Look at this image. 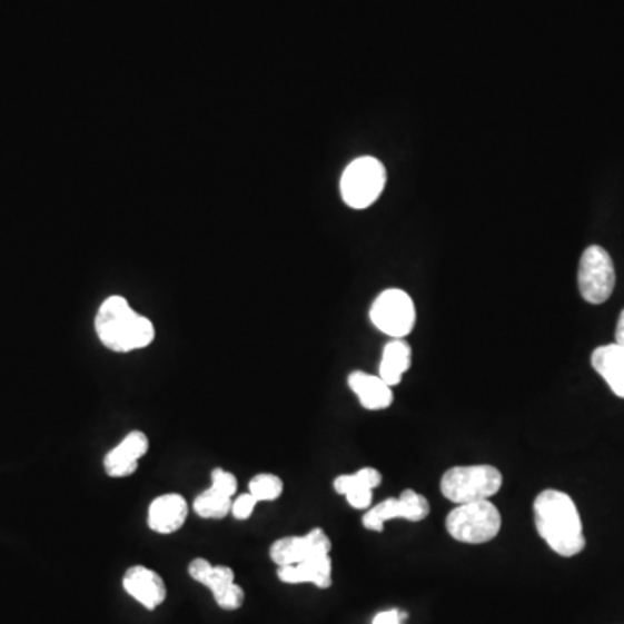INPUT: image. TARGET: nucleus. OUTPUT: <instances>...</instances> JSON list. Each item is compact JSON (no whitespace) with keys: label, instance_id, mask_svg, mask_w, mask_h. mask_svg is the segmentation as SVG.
<instances>
[{"label":"nucleus","instance_id":"obj_15","mask_svg":"<svg viewBox=\"0 0 624 624\" xmlns=\"http://www.w3.org/2000/svg\"><path fill=\"white\" fill-rule=\"evenodd\" d=\"M347 384H349L350 390L358 396L363 408L369 409V412H380L393 405V389L378 375L353 372L347 378Z\"/></svg>","mask_w":624,"mask_h":624},{"label":"nucleus","instance_id":"obj_22","mask_svg":"<svg viewBox=\"0 0 624 624\" xmlns=\"http://www.w3.org/2000/svg\"><path fill=\"white\" fill-rule=\"evenodd\" d=\"M120 446L126 448L130 455L141 459L142 456H146L148 449H150V437L146 436L142 430H132V433H129L126 437H123Z\"/></svg>","mask_w":624,"mask_h":624},{"label":"nucleus","instance_id":"obj_25","mask_svg":"<svg viewBox=\"0 0 624 624\" xmlns=\"http://www.w3.org/2000/svg\"><path fill=\"white\" fill-rule=\"evenodd\" d=\"M616 344L617 346L624 347V309L621 313L620 321L616 326Z\"/></svg>","mask_w":624,"mask_h":624},{"label":"nucleus","instance_id":"obj_6","mask_svg":"<svg viewBox=\"0 0 624 624\" xmlns=\"http://www.w3.org/2000/svg\"><path fill=\"white\" fill-rule=\"evenodd\" d=\"M577 287L586 303L593 306L607 303L616 287V271L605 248L592 245L583 251L577 271Z\"/></svg>","mask_w":624,"mask_h":624},{"label":"nucleus","instance_id":"obj_3","mask_svg":"<svg viewBox=\"0 0 624 624\" xmlns=\"http://www.w3.org/2000/svg\"><path fill=\"white\" fill-rule=\"evenodd\" d=\"M503 475L493 465H467L444 472L440 493L456 505L489 499L502 489Z\"/></svg>","mask_w":624,"mask_h":624},{"label":"nucleus","instance_id":"obj_1","mask_svg":"<svg viewBox=\"0 0 624 624\" xmlns=\"http://www.w3.org/2000/svg\"><path fill=\"white\" fill-rule=\"evenodd\" d=\"M534 526L546 545L561 557L582 554L586 546L582 517L566 493L545 489L534 499Z\"/></svg>","mask_w":624,"mask_h":624},{"label":"nucleus","instance_id":"obj_7","mask_svg":"<svg viewBox=\"0 0 624 624\" xmlns=\"http://www.w3.org/2000/svg\"><path fill=\"white\" fill-rule=\"evenodd\" d=\"M369 319L382 334L393 338L408 337L416 323L415 303L405 290L389 288L372 304Z\"/></svg>","mask_w":624,"mask_h":624},{"label":"nucleus","instance_id":"obj_24","mask_svg":"<svg viewBox=\"0 0 624 624\" xmlns=\"http://www.w3.org/2000/svg\"><path fill=\"white\" fill-rule=\"evenodd\" d=\"M406 617H408V614L403 613L399 608H390V611L378 613L375 616L374 624H400Z\"/></svg>","mask_w":624,"mask_h":624},{"label":"nucleus","instance_id":"obj_13","mask_svg":"<svg viewBox=\"0 0 624 624\" xmlns=\"http://www.w3.org/2000/svg\"><path fill=\"white\" fill-rule=\"evenodd\" d=\"M382 484V474L377 468H359L356 474L338 475L334 481V489L338 495L346 496L347 503L356 511H366L374 502V489Z\"/></svg>","mask_w":624,"mask_h":624},{"label":"nucleus","instance_id":"obj_21","mask_svg":"<svg viewBox=\"0 0 624 624\" xmlns=\"http://www.w3.org/2000/svg\"><path fill=\"white\" fill-rule=\"evenodd\" d=\"M210 487L225 496H229V498H235L236 493H238V479H236L235 474L225 471V468H214L212 486Z\"/></svg>","mask_w":624,"mask_h":624},{"label":"nucleus","instance_id":"obj_9","mask_svg":"<svg viewBox=\"0 0 624 624\" xmlns=\"http://www.w3.org/2000/svg\"><path fill=\"white\" fill-rule=\"evenodd\" d=\"M428 514H430V505H428L427 498L413 489H406L400 493L399 498H387L375 505L374 508H369L363 515V526L368 531L382 533L387 521L405 518L409 523H420L427 518Z\"/></svg>","mask_w":624,"mask_h":624},{"label":"nucleus","instance_id":"obj_17","mask_svg":"<svg viewBox=\"0 0 624 624\" xmlns=\"http://www.w3.org/2000/svg\"><path fill=\"white\" fill-rule=\"evenodd\" d=\"M412 368V347L405 338H394L384 347L382 354L380 368H378V377L385 384L394 385L403 380V375Z\"/></svg>","mask_w":624,"mask_h":624},{"label":"nucleus","instance_id":"obj_20","mask_svg":"<svg viewBox=\"0 0 624 624\" xmlns=\"http://www.w3.org/2000/svg\"><path fill=\"white\" fill-rule=\"evenodd\" d=\"M284 481L275 474H257L248 483V493L257 502H275L284 495Z\"/></svg>","mask_w":624,"mask_h":624},{"label":"nucleus","instance_id":"obj_4","mask_svg":"<svg viewBox=\"0 0 624 624\" xmlns=\"http://www.w3.org/2000/svg\"><path fill=\"white\" fill-rule=\"evenodd\" d=\"M446 529L456 542L483 545L498 536L502 531V514L489 499L464 503L449 512Z\"/></svg>","mask_w":624,"mask_h":624},{"label":"nucleus","instance_id":"obj_11","mask_svg":"<svg viewBox=\"0 0 624 624\" xmlns=\"http://www.w3.org/2000/svg\"><path fill=\"white\" fill-rule=\"evenodd\" d=\"M123 590L148 611L160 607L167 598L166 582L150 567L132 566L123 574Z\"/></svg>","mask_w":624,"mask_h":624},{"label":"nucleus","instance_id":"obj_12","mask_svg":"<svg viewBox=\"0 0 624 624\" xmlns=\"http://www.w3.org/2000/svg\"><path fill=\"white\" fill-rule=\"evenodd\" d=\"M188 517V499L179 493H166L150 503L148 527L158 534H174L185 527Z\"/></svg>","mask_w":624,"mask_h":624},{"label":"nucleus","instance_id":"obj_16","mask_svg":"<svg viewBox=\"0 0 624 624\" xmlns=\"http://www.w3.org/2000/svg\"><path fill=\"white\" fill-rule=\"evenodd\" d=\"M592 366L614 394L624 399V347L608 344L593 350Z\"/></svg>","mask_w":624,"mask_h":624},{"label":"nucleus","instance_id":"obj_8","mask_svg":"<svg viewBox=\"0 0 624 624\" xmlns=\"http://www.w3.org/2000/svg\"><path fill=\"white\" fill-rule=\"evenodd\" d=\"M189 576L212 592L214 601L225 611H238L244 605L245 592L235 583V571L228 566H212L207 558L189 562Z\"/></svg>","mask_w":624,"mask_h":624},{"label":"nucleus","instance_id":"obj_5","mask_svg":"<svg viewBox=\"0 0 624 624\" xmlns=\"http://www.w3.org/2000/svg\"><path fill=\"white\" fill-rule=\"evenodd\" d=\"M385 182L387 170L378 158H356L341 174V200L354 210L372 207L380 198Z\"/></svg>","mask_w":624,"mask_h":624},{"label":"nucleus","instance_id":"obj_19","mask_svg":"<svg viewBox=\"0 0 624 624\" xmlns=\"http://www.w3.org/2000/svg\"><path fill=\"white\" fill-rule=\"evenodd\" d=\"M102 467L111 479H123V477H130L138 472L139 458L130 455L126 448L118 444L111 452L107 453V456L102 459Z\"/></svg>","mask_w":624,"mask_h":624},{"label":"nucleus","instance_id":"obj_2","mask_svg":"<svg viewBox=\"0 0 624 624\" xmlns=\"http://www.w3.org/2000/svg\"><path fill=\"white\" fill-rule=\"evenodd\" d=\"M95 328L102 346L118 354L146 349L157 337L153 321L136 313L122 295H111L99 306Z\"/></svg>","mask_w":624,"mask_h":624},{"label":"nucleus","instance_id":"obj_14","mask_svg":"<svg viewBox=\"0 0 624 624\" xmlns=\"http://www.w3.org/2000/svg\"><path fill=\"white\" fill-rule=\"evenodd\" d=\"M278 577L288 585L313 583L318 588L326 590L331 586V558L330 554H316L295 566H284L278 569Z\"/></svg>","mask_w":624,"mask_h":624},{"label":"nucleus","instance_id":"obj_23","mask_svg":"<svg viewBox=\"0 0 624 624\" xmlns=\"http://www.w3.org/2000/svg\"><path fill=\"white\" fill-rule=\"evenodd\" d=\"M257 499L250 495V493H244V495L236 496L232 499L231 515L236 521H248V518L254 515V511L257 507Z\"/></svg>","mask_w":624,"mask_h":624},{"label":"nucleus","instance_id":"obj_10","mask_svg":"<svg viewBox=\"0 0 624 624\" xmlns=\"http://www.w3.org/2000/svg\"><path fill=\"white\" fill-rule=\"evenodd\" d=\"M331 542L321 527L307 533L306 536H285L276 539L269 548V557L276 566H295L316 554H330Z\"/></svg>","mask_w":624,"mask_h":624},{"label":"nucleus","instance_id":"obj_18","mask_svg":"<svg viewBox=\"0 0 624 624\" xmlns=\"http://www.w3.org/2000/svg\"><path fill=\"white\" fill-rule=\"evenodd\" d=\"M232 499L229 496L222 495V493L216 492L214 487H208L205 492L195 498L192 502V511L200 518H207V521H220V518H226L231 515Z\"/></svg>","mask_w":624,"mask_h":624}]
</instances>
